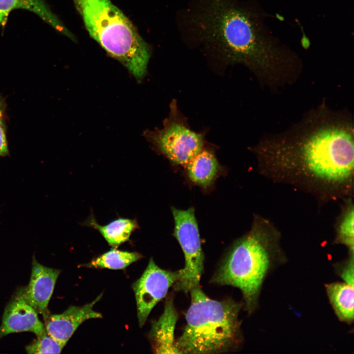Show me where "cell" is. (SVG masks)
Instances as JSON below:
<instances>
[{
  "label": "cell",
  "instance_id": "1",
  "mask_svg": "<svg viewBox=\"0 0 354 354\" xmlns=\"http://www.w3.org/2000/svg\"><path fill=\"white\" fill-rule=\"evenodd\" d=\"M200 40L224 62L242 63L271 82L289 62L261 19L236 0H205L190 19Z\"/></svg>",
  "mask_w": 354,
  "mask_h": 354
},
{
  "label": "cell",
  "instance_id": "2",
  "mask_svg": "<svg viewBox=\"0 0 354 354\" xmlns=\"http://www.w3.org/2000/svg\"><path fill=\"white\" fill-rule=\"evenodd\" d=\"M189 292L186 324L175 340L178 354H219L237 349L243 340L238 315L243 303L232 299H213L200 286Z\"/></svg>",
  "mask_w": 354,
  "mask_h": 354
},
{
  "label": "cell",
  "instance_id": "3",
  "mask_svg": "<svg viewBox=\"0 0 354 354\" xmlns=\"http://www.w3.org/2000/svg\"><path fill=\"white\" fill-rule=\"evenodd\" d=\"M73 1L90 35L136 79H142L151 52L129 19L110 0Z\"/></svg>",
  "mask_w": 354,
  "mask_h": 354
},
{
  "label": "cell",
  "instance_id": "4",
  "mask_svg": "<svg viewBox=\"0 0 354 354\" xmlns=\"http://www.w3.org/2000/svg\"><path fill=\"white\" fill-rule=\"evenodd\" d=\"M267 244L253 231L241 237L229 249L211 279L213 284L238 288L249 315L257 307L265 279L276 264Z\"/></svg>",
  "mask_w": 354,
  "mask_h": 354
},
{
  "label": "cell",
  "instance_id": "5",
  "mask_svg": "<svg viewBox=\"0 0 354 354\" xmlns=\"http://www.w3.org/2000/svg\"><path fill=\"white\" fill-rule=\"evenodd\" d=\"M354 138L353 123L338 117L302 146L298 158L319 177L346 180L354 169Z\"/></svg>",
  "mask_w": 354,
  "mask_h": 354
},
{
  "label": "cell",
  "instance_id": "6",
  "mask_svg": "<svg viewBox=\"0 0 354 354\" xmlns=\"http://www.w3.org/2000/svg\"><path fill=\"white\" fill-rule=\"evenodd\" d=\"M146 136L170 161L185 166L205 145L204 135L190 128L175 99L170 104L163 127L148 131Z\"/></svg>",
  "mask_w": 354,
  "mask_h": 354
},
{
  "label": "cell",
  "instance_id": "7",
  "mask_svg": "<svg viewBox=\"0 0 354 354\" xmlns=\"http://www.w3.org/2000/svg\"><path fill=\"white\" fill-rule=\"evenodd\" d=\"M175 222L174 236L184 256L183 268L177 271V279L173 285L176 291L188 293L200 286L204 269V255L194 209L172 208Z\"/></svg>",
  "mask_w": 354,
  "mask_h": 354
},
{
  "label": "cell",
  "instance_id": "8",
  "mask_svg": "<svg viewBox=\"0 0 354 354\" xmlns=\"http://www.w3.org/2000/svg\"><path fill=\"white\" fill-rule=\"evenodd\" d=\"M177 279V271L160 268L152 258L145 270L133 285L139 326L145 324L151 311L167 294Z\"/></svg>",
  "mask_w": 354,
  "mask_h": 354
},
{
  "label": "cell",
  "instance_id": "9",
  "mask_svg": "<svg viewBox=\"0 0 354 354\" xmlns=\"http://www.w3.org/2000/svg\"><path fill=\"white\" fill-rule=\"evenodd\" d=\"M102 295L93 301L82 306H70L61 314L44 315V326L50 336L66 345L77 328L84 321L95 318H101L102 314L95 311L93 306L101 298Z\"/></svg>",
  "mask_w": 354,
  "mask_h": 354
},
{
  "label": "cell",
  "instance_id": "10",
  "mask_svg": "<svg viewBox=\"0 0 354 354\" xmlns=\"http://www.w3.org/2000/svg\"><path fill=\"white\" fill-rule=\"evenodd\" d=\"M60 271L46 267L33 258L30 280L20 295L43 316L49 313L48 305Z\"/></svg>",
  "mask_w": 354,
  "mask_h": 354
},
{
  "label": "cell",
  "instance_id": "11",
  "mask_svg": "<svg viewBox=\"0 0 354 354\" xmlns=\"http://www.w3.org/2000/svg\"><path fill=\"white\" fill-rule=\"evenodd\" d=\"M25 331L33 332L37 337L47 333L36 311L19 295L4 309L0 326V339L10 333Z\"/></svg>",
  "mask_w": 354,
  "mask_h": 354
},
{
  "label": "cell",
  "instance_id": "12",
  "mask_svg": "<svg viewBox=\"0 0 354 354\" xmlns=\"http://www.w3.org/2000/svg\"><path fill=\"white\" fill-rule=\"evenodd\" d=\"M178 314L172 296L166 298L163 313L152 323L148 334L152 349L155 354H178L175 346V329Z\"/></svg>",
  "mask_w": 354,
  "mask_h": 354
},
{
  "label": "cell",
  "instance_id": "13",
  "mask_svg": "<svg viewBox=\"0 0 354 354\" xmlns=\"http://www.w3.org/2000/svg\"><path fill=\"white\" fill-rule=\"evenodd\" d=\"M15 9H25L35 13L58 31L74 38L44 0H0V26H5L10 13Z\"/></svg>",
  "mask_w": 354,
  "mask_h": 354
},
{
  "label": "cell",
  "instance_id": "14",
  "mask_svg": "<svg viewBox=\"0 0 354 354\" xmlns=\"http://www.w3.org/2000/svg\"><path fill=\"white\" fill-rule=\"evenodd\" d=\"M189 178L204 187L209 186L217 174L219 165L214 153L205 147L186 165Z\"/></svg>",
  "mask_w": 354,
  "mask_h": 354
},
{
  "label": "cell",
  "instance_id": "15",
  "mask_svg": "<svg viewBox=\"0 0 354 354\" xmlns=\"http://www.w3.org/2000/svg\"><path fill=\"white\" fill-rule=\"evenodd\" d=\"M329 302L338 319L351 324L354 321V286L345 282L325 286Z\"/></svg>",
  "mask_w": 354,
  "mask_h": 354
},
{
  "label": "cell",
  "instance_id": "16",
  "mask_svg": "<svg viewBox=\"0 0 354 354\" xmlns=\"http://www.w3.org/2000/svg\"><path fill=\"white\" fill-rule=\"evenodd\" d=\"M89 224L114 248L127 241L132 233L138 227L135 220L122 218L117 219L104 226L98 224L94 220H91Z\"/></svg>",
  "mask_w": 354,
  "mask_h": 354
},
{
  "label": "cell",
  "instance_id": "17",
  "mask_svg": "<svg viewBox=\"0 0 354 354\" xmlns=\"http://www.w3.org/2000/svg\"><path fill=\"white\" fill-rule=\"evenodd\" d=\"M142 258V255L138 252L114 248L91 261L88 264V266L95 268L121 269Z\"/></svg>",
  "mask_w": 354,
  "mask_h": 354
},
{
  "label": "cell",
  "instance_id": "18",
  "mask_svg": "<svg viewBox=\"0 0 354 354\" xmlns=\"http://www.w3.org/2000/svg\"><path fill=\"white\" fill-rule=\"evenodd\" d=\"M65 345L46 333L27 346L26 350L28 354H59Z\"/></svg>",
  "mask_w": 354,
  "mask_h": 354
},
{
  "label": "cell",
  "instance_id": "19",
  "mask_svg": "<svg viewBox=\"0 0 354 354\" xmlns=\"http://www.w3.org/2000/svg\"><path fill=\"white\" fill-rule=\"evenodd\" d=\"M354 208L352 206L347 211L339 230V239L349 248L350 253H354Z\"/></svg>",
  "mask_w": 354,
  "mask_h": 354
},
{
  "label": "cell",
  "instance_id": "20",
  "mask_svg": "<svg viewBox=\"0 0 354 354\" xmlns=\"http://www.w3.org/2000/svg\"><path fill=\"white\" fill-rule=\"evenodd\" d=\"M354 253H350L348 260L343 264H337L335 266L338 275L344 282L354 286Z\"/></svg>",
  "mask_w": 354,
  "mask_h": 354
},
{
  "label": "cell",
  "instance_id": "21",
  "mask_svg": "<svg viewBox=\"0 0 354 354\" xmlns=\"http://www.w3.org/2000/svg\"><path fill=\"white\" fill-rule=\"evenodd\" d=\"M8 153L4 125L2 120L1 113L0 111V156H5Z\"/></svg>",
  "mask_w": 354,
  "mask_h": 354
}]
</instances>
